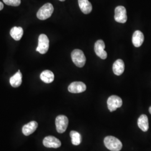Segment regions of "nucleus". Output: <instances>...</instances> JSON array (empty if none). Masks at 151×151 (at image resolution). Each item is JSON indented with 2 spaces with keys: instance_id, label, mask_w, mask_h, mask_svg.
<instances>
[{
  "instance_id": "39448f33",
  "label": "nucleus",
  "mask_w": 151,
  "mask_h": 151,
  "mask_svg": "<svg viewBox=\"0 0 151 151\" xmlns=\"http://www.w3.org/2000/svg\"><path fill=\"white\" fill-rule=\"evenodd\" d=\"M68 125V118L63 115H60L58 116L55 119V126L57 131L59 133H63L67 129Z\"/></svg>"
},
{
  "instance_id": "a211bd4d",
  "label": "nucleus",
  "mask_w": 151,
  "mask_h": 151,
  "mask_svg": "<svg viewBox=\"0 0 151 151\" xmlns=\"http://www.w3.org/2000/svg\"><path fill=\"white\" fill-rule=\"evenodd\" d=\"M24 31L22 27H12L10 30V35L11 37L16 41L20 40L23 35Z\"/></svg>"
},
{
  "instance_id": "9b49d317",
  "label": "nucleus",
  "mask_w": 151,
  "mask_h": 151,
  "mask_svg": "<svg viewBox=\"0 0 151 151\" xmlns=\"http://www.w3.org/2000/svg\"><path fill=\"white\" fill-rule=\"evenodd\" d=\"M38 123L35 121H32L25 124L22 127V133L25 135H29L33 133L38 128Z\"/></svg>"
},
{
  "instance_id": "4be33fe9",
  "label": "nucleus",
  "mask_w": 151,
  "mask_h": 151,
  "mask_svg": "<svg viewBox=\"0 0 151 151\" xmlns=\"http://www.w3.org/2000/svg\"><path fill=\"white\" fill-rule=\"evenodd\" d=\"M149 112L151 114V106H150V108H149Z\"/></svg>"
},
{
  "instance_id": "6e6552de",
  "label": "nucleus",
  "mask_w": 151,
  "mask_h": 151,
  "mask_svg": "<svg viewBox=\"0 0 151 151\" xmlns=\"http://www.w3.org/2000/svg\"><path fill=\"white\" fill-rule=\"evenodd\" d=\"M105 45L103 40H99L95 44V52L98 57L103 60H105L107 58V53L105 51Z\"/></svg>"
},
{
  "instance_id": "412c9836",
  "label": "nucleus",
  "mask_w": 151,
  "mask_h": 151,
  "mask_svg": "<svg viewBox=\"0 0 151 151\" xmlns=\"http://www.w3.org/2000/svg\"><path fill=\"white\" fill-rule=\"evenodd\" d=\"M3 8H4V4L2 2H0V11L2 10L3 9Z\"/></svg>"
},
{
  "instance_id": "5701e85b",
  "label": "nucleus",
  "mask_w": 151,
  "mask_h": 151,
  "mask_svg": "<svg viewBox=\"0 0 151 151\" xmlns=\"http://www.w3.org/2000/svg\"><path fill=\"white\" fill-rule=\"evenodd\" d=\"M60 1H62V2H63V1H65V0H60Z\"/></svg>"
},
{
  "instance_id": "2eb2a0df",
  "label": "nucleus",
  "mask_w": 151,
  "mask_h": 151,
  "mask_svg": "<svg viewBox=\"0 0 151 151\" xmlns=\"http://www.w3.org/2000/svg\"><path fill=\"white\" fill-rule=\"evenodd\" d=\"M138 127L143 132H147L149 128L148 119L146 115L142 114L138 120Z\"/></svg>"
},
{
  "instance_id": "aec40b11",
  "label": "nucleus",
  "mask_w": 151,
  "mask_h": 151,
  "mask_svg": "<svg viewBox=\"0 0 151 151\" xmlns=\"http://www.w3.org/2000/svg\"><path fill=\"white\" fill-rule=\"evenodd\" d=\"M3 1L7 5L11 6H18L21 4V0H3Z\"/></svg>"
},
{
  "instance_id": "f8f14e48",
  "label": "nucleus",
  "mask_w": 151,
  "mask_h": 151,
  "mask_svg": "<svg viewBox=\"0 0 151 151\" xmlns=\"http://www.w3.org/2000/svg\"><path fill=\"white\" fill-rule=\"evenodd\" d=\"M145 40L144 35L139 30H137L134 32L132 37V43L135 47H139L143 43Z\"/></svg>"
},
{
  "instance_id": "f03ea898",
  "label": "nucleus",
  "mask_w": 151,
  "mask_h": 151,
  "mask_svg": "<svg viewBox=\"0 0 151 151\" xmlns=\"http://www.w3.org/2000/svg\"><path fill=\"white\" fill-rule=\"evenodd\" d=\"M73 62L78 67H82L85 65L86 58L83 52L80 49H75L71 53Z\"/></svg>"
},
{
  "instance_id": "7ed1b4c3",
  "label": "nucleus",
  "mask_w": 151,
  "mask_h": 151,
  "mask_svg": "<svg viewBox=\"0 0 151 151\" xmlns=\"http://www.w3.org/2000/svg\"><path fill=\"white\" fill-rule=\"evenodd\" d=\"M53 11L54 7L53 5L50 3H47L38 10L37 16L39 20H44L52 16Z\"/></svg>"
},
{
  "instance_id": "6ab92c4d",
  "label": "nucleus",
  "mask_w": 151,
  "mask_h": 151,
  "mask_svg": "<svg viewBox=\"0 0 151 151\" xmlns=\"http://www.w3.org/2000/svg\"><path fill=\"white\" fill-rule=\"evenodd\" d=\"M70 137L72 139V143L75 146H78L81 143L82 138L81 135L79 133L76 131H71Z\"/></svg>"
},
{
  "instance_id": "ddd939ff",
  "label": "nucleus",
  "mask_w": 151,
  "mask_h": 151,
  "mask_svg": "<svg viewBox=\"0 0 151 151\" xmlns=\"http://www.w3.org/2000/svg\"><path fill=\"white\" fill-rule=\"evenodd\" d=\"M125 65L122 60H116L114 63L113 70L115 75L117 76L121 75L124 72Z\"/></svg>"
},
{
  "instance_id": "1a4fd4ad",
  "label": "nucleus",
  "mask_w": 151,
  "mask_h": 151,
  "mask_svg": "<svg viewBox=\"0 0 151 151\" xmlns=\"http://www.w3.org/2000/svg\"><path fill=\"white\" fill-rule=\"evenodd\" d=\"M68 90L70 93H81L86 91V86L82 82H73L69 85Z\"/></svg>"
},
{
  "instance_id": "423d86ee",
  "label": "nucleus",
  "mask_w": 151,
  "mask_h": 151,
  "mask_svg": "<svg viewBox=\"0 0 151 151\" xmlns=\"http://www.w3.org/2000/svg\"><path fill=\"white\" fill-rule=\"evenodd\" d=\"M107 104L110 111L113 112L122 106L123 101L122 99L119 96L112 95L108 98Z\"/></svg>"
},
{
  "instance_id": "4468645a",
  "label": "nucleus",
  "mask_w": 151,
  "mask_h": 151,
  "mask_svg": "<svg viewBox=\"0 0 151 151\" xmlns=\"http://www.w3.org/2000/svg\"><path fill=\"white\" fill-rule=\"evenodd\" d=\"M78 2L79 7L83 13L88 14L91 12L92 7L88 0H78Z\"/></svg>"
},
{
  "instance_id": "20e7f679",
  "label": "nucleus",
  "mask_w": 151,
  "mask_h": 151,
  "mask_svg": "<svg viewBox=\"0 0 151 151\" xmlns=\"http://www.w3.org/2000/svg\"><path fill=\"white\" fill-rule=\"evenodd\" d=\"M49 47V40L45 34H40L38 39V45L36 50L40 54H45Z\"/></svg>"
},
{
  "instance_id": "f257e3e1",
  "label": "nucleus",
  "mask_w": 151,
  "mask_h": 151,
  "mask_svg": "<svg viewBox=\"0 0 151 151\" xmlns=\"http://www.w3.org/2000/svg\"><path fill=\"white\" fill-rule=\"evenodd\" d=\"M104 145L108 150L111 151H120L123 147L120 140L113 136H108L104 139Z\"/></svg>"
},
{
  "instance_id": "dca6fc26",
  "label": "nucleus",
  "mask_w": 151,
  "mask_h": 151,
  "mask_svg": "<svg viewBox=\"0 0 151 151\" xmlns=\"http://www.w3.org/2000/svg\"><path fill=\"white\" fill-rule=\"evenodd\" d=\"M22 73L20 72V70H18L17 72L12 76L10 79V83L11 86L13 87H18L21 85L22 83Z\"/></svg>"
},
{
  "instance_id": "0eeeda50",
  "label": "nucleus",
  "mask_w": 151,
  "mask_h": 151,
  "mask_svg": "<svg viewBox=\"0 0 151 151\" xmlns=\"http://www.w3.org/2000/svg\"><path fill=\"white\" fill-rule=\"evenodd\" d=\"M115 20L119 23L124 24L127 21V11L123 6H117L115 9Z\"/></svg>"
},
{
  "instance_id": "f3484780",
  "label": "nucleus",
  "mask_w": 151,
  "mask_h": 151,
  "mask_svg": "<svg viewBox=\"0 0 151 151\" xmlns=\"http://www.w3.org/2000/svg\"><path fill=\"white\" fill-rule=\"evenodd\" d=\"M42 81L46 83H52L54 81V75L53 73L49 70H45L42 72L40 76Z\"/></svg>"
},
{
  "instance_id": "9d476101",
  "label": "nucleus",
  "mask_w": 151,
  "mask_h": 151,
  "mask_svg": "<svg viewBox=\"0 0 151 151\" xmlns=\"http://www.w3.org/2000/svg\"><path fill=\"white\" fill-rule=\"evenodd\" d=\"M43 145L47 148H57L61 146V142L58 139L53 136H48L43 139Z\"/></svg>"
}]
</instances>
